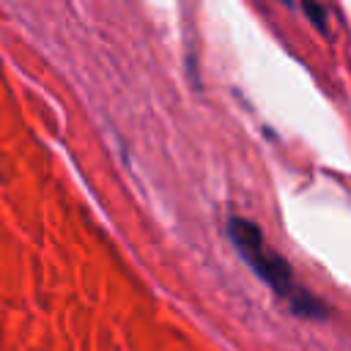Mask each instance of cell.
I'll return each mask as SVG.
<instances>
[{
  "mask_svg": "<svg viewBox=\"0 0 351 351\" xmlns=\"http://www.w3.org/2000/svg\"><path fill=\"white\" fill-rule=\"evenodd\" d=\"M228 236H230L233 247L239 250V255L247 261V266H250L280 299H285L288 307H291L296 315H302V318H326L324 304H321L310 291H304V288L296 282V277H293L288 261H285L277 250H271V247L266 244V239H263V233H261V228H258L255 222H250V219H244V217H230V219H228Z\"/></svg>",
  "mask_w": 351,
  "mask_h": 351,
  "instance_id": "cell-1",
  "label": "cell"
},
{
  "mask_svg": "<svg viewBox=\"0 0 351 351\" xmlns=\"http://www.w3.org/2000/svg\"><path fill=\"white\" fill-rule=\"evenodd\" d=\"M302 11L310 16V22H313L318 30H326V8H324V5H315V3H302Z\"/></svg>",
  "mask_w": 351,
  "mask_h": 351,
  "instance_id": "cell-2",
  "label": "cell"
}]
</instances>
